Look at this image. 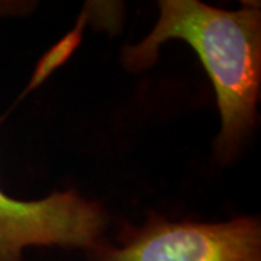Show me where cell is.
Listing matches in <instances>:
<instances>
[{"label": "cell", "instance_id": "3", "mask_svg": "<svg viewBox=\"0 0 261 261\" xmlns=\"http://www.w3.org/2000/svg\"><path fill=\"white\" fill-rule=\"evenodd\" d=\"M109 218L96 202L74 190L39 200H19L0 187V261H22L31 245L93 250L100 244Z\"/></svg>", "mask_w": 261, "mask_h": 261}, {"label": "cell", "instance_id": "2", "mask_svg": "<svg viewBox=\"0 0 261 261\" xmlns=\"http://www.w3.org/2000/svg\"><path fill=\"white\" fill-rule=\"evenodd\" d=\"M93 261H261V226L255 218L222 224L170 222L151 215L125 226L118 245H96Z\"/></svg>", "mask_w": 261, "mask_h": 261}, {"label": "cell", "instance_id": "1", "mask_svg": "<svg viewBox=\"0 0 261 261\" xmlns=\"http://www.w3.org/2000/svg\"><path fill=\"white\" fill-rule=\"evenodd\" d=\"M159 22L141 44L125 48L123 63L132 71L154 64L160 47L181 39L193 48L216 93L221 132L218 157L231 160L257 123L261 87V10L244 3L238 10L218 9L199 0L159 2Z\"/></svg>", "mask_w": 261, "mask_h": 261}]
</instances>
